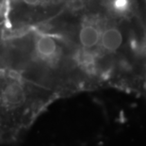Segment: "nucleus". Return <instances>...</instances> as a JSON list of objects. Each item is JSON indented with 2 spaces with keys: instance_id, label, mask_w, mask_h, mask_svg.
Masks as SVG:
<instances>
[{
  "instance_id": "obj_2",
  "label": "nucleus",
  "mask_w": 146,
  "mask_h": 146,
  "mask_svg": "<svg viewBox=\"0 0 146 146\" xmlns=\"http://www.w3.org/2000/svg\"><path fill=\"white\" fill-rule=\"evenodd\" d=\"M83 5L84 0H4L2 14L9 29L37 27Z\"/></svg>"
},
{
  "instance_id": "obj_1",
  "label": "nucleus",
  "mask_w": 146,
  "mask_h": 146,
  "mask_svg": "<svg viewBox=\"0 0 146 146\" xmlns=\"http://www.w3.org/2000/svg\"><path fill=\"white\" fill-rule=\"evenodd\" d=\"M58 100L19 71L0 65V144L18 143Z\"/></svg>"
},
{
  "instance_id": "obj_3",
  "label": "nucleus",
  "mask_w": 146,
  "mask_h": 146,
  "mask_svg": "<svg viewBox=\"0 0 146 146\" xmlns=\"http://www.w3.org/2000/svg\"><path fill=\"white\" fill-rule=\"evenodd\" d=\"M114 17L108 18L102 31L100 47L104 60L108 58H112V56L122 51L125 44V33L114 20Z\"/></svg>"
},
{
  "instance_id": "obj_4",
  "label": "nucleus",
  "mask_w": 146,
  "mask_h": 146,
  "mask_svg": "<svg viewBox=\"0 0 146 146\" xmlns=\"http://www.w3.org/2000/svg\"><path fill=\"white\" fill-rule=\"evenodd\" d=\"M144 2H145V5H146V0H144Z\"/></svg>"
}]
</instances>
